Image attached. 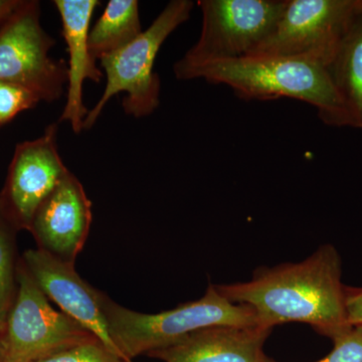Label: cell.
Instances as JSON below:
<instances>
[{
    "mask_svg": "<svg viewBox=\"0 0 362 362\" xmlns=\"http://www.w3.org/2000/svg\"><path fill=\"white\" fill-rule=\"evenodd\" d=\"M216 286L228 301L251 307L265 329L306 323L333 341L354 327L347 315L349 287L342 283L341 258L332 245L300 263L259 269L247 282Z\"/></svg>",
    "mask_w": 362,
    "mask_h": 362,
    "instance_id": "1",
    "label": "cell"
},
{
    "mask_svg": "<svg viewBox=\"0 0 362 362\" xmlns=\"http://www.w3.org/2000/svg\"><path fill=\"white\" fill-rule=\"evenodd\" d=\"M226 85L240 99L292 98L315 107L324 124L350 127L349 116L322 64L289 57H246L199 69L189 80Z\"/></svg>",
    "mask_w": 362,
    "mask_h": 362,
    "instance_id": "2",
    "label": "cell"
},
{
    "mask_svg": "<svg viewBox=\"0 0 362 362\" xmlns=\"http://www.w3.org/2000/svg\"><path fill=\"white\" fill-rule=\"evenodd\" d=\"M103 310L112 341L119 352L131 361L204 328L259 326L251 307L228 301L216 285H209L204 296L197 301L156 314L130 310L104 294Z\"/></svg>",
    "mask_w": 362,
    "mask_h": 362,
    "instance_id": "3",
    "label": "cell"
},
{
    "mask_svg": "<svg viewBox=\"0 0 362 362\" xmlns=\"http://www.w3.org/2000/svg\"><path fill=\"white\" fill-rule=\"evenodd\" d=\"M194 2L173 0L137 39L113 54L100 59L107 82L103 95L84 121L90 129L110 99L125 93L123 108L126 114L141 118L153 113L160 103V78L154 73L159 49L178 26L189 18Z\"/></svg>",
    "mask_w": 362,
    "mask_h": 362,
    "instance_id": "4",
    "label": "cell"
},
{
    "mask_svg": "<svg viewBox=\"0 0 362 362\" xmlns=\"http://www.w3.org/2000/svg\"><path fill=\"white\" fill-rule=\"evenodd\" d=\"M286 0H199L202 33L176 62L175 77L189 80L204 66L246 58L273 30Z\"/></svg>",
    "mask_w": 362,
    "mask_h": 362,
    "instance_id": "5",
    "label": "cell"
},
{
    "mask_svg": "<svg viewBox=\"0 0 362 362\" xmlns=\"http://www.w3.org/2000/svg\"><path fill=\"white\" fill-rule=\"evenodd\" d=\"M96 339L77 321L54 309L18 259V293L1 337L6 361L37 362Z\"/></svg>",
    "mask_w": 362,
    "mask_h": 362,
    "instance_id": "6",
    "label": "cell"
},
{
    "mask_svg": "<svg viewBox=\"0 0 362 362\" xmlns=\"http://www.w3.org/2000/svg\"><path fill=\"white\" fill-rule=\"evenodd\" d=\"M56 42L40 23V4L21 0L0 23V81L21 86L40 98L54 102L68 84V66L49 52Z\"/></svg>",
    "mask_w": 362,
    "mask_h": 362,
    "instance_id": "7",
    "label": "cell"
},
{
    "mask_svg": "<svg viewBox=\"0 0 362 362\" xmlns=\"http://www.w3.org/2000/svg\"><path fill=\"white\" fill-rule=\"evenodd\" d=\"M362 0H286L270 35L249 57H289L327 66Z\"/></svg>",
    "mask_w": 362,
    "mask_h": 362,
    "instance_id": "8",
    "label": "cell"
},
{
    "mask_svg": "<svg viewBox=\"0 0 362 362\" xmlns=\"http://www.w3.org/2000/svg\"><path fill=\"white\" fill-rule=\"evenodd\" d=\"M58 125L45 134L16 145L4 189L0 214L16 230H28L40 204L69 173L57 143Z\"/></svg>",
    "mask_w": 362,
    "mask_h": 362,
    "instance_id": "9",
    "label": "cell"
},
{
    "mask_svg": "<svg viewBox=\"0 0 362 362\" xmlns=\"http://www.w3.org/2000/svg\"><path fill=\"white\" fill-rule=\"evenodd\" d=\"M21 261L49 301L107 347L121 354L109 334L103 310L104 293L86 282L75 270V264L54 258L40 249L28 250Z\"/></svg>",
    "mask_w": 362,
    "mask_h": 362,
    "instance_id": "10",
    "label": "cell"
},
{
    "mask_svg": "<svg viewBox=\"0 0 362 362\" xmlns=\"http://www.w3.org/2000/svg\"><path fill=\"white\" fill-rule=\"evenodd\" d=\"M92 202L73 173L62 180L33 216L30 232L37 249L75 264L89 235Z\"/></svg>",
    "mask_w": 362,
    "mask_h": 362,
    "instance_id": "11",
    "label": "cell"
},
{
    "mask_svg": "<svg viewBox=\"0 0 362 362\" xmlns=\"http://www.w3.org/2000/svg\"><path fill=\"white\" fill-rule=\"evenodd\" d=\"M54 4L61 16L63 37L69 52L66 103L59 121L70 123L74 132L80 134L89 114L83 102V86L85 81L100 83L103 78L89 45L90 21L100 1L56 0Z\"/></svg>",
    "mask_w": 362,
    "mask_h": 362,
    "instance_id": "12",
    "label": "cell"
},
{
    "mask_svg": "<svg viewBox=\"0 0 362 362\" xmlns=\"http://www.w3.org/2000/svg\"><path fill=\"white\" fill-rule=\"evenodd\" d=\"M271 332L261 326H213L147 356L164 362H266L264 344Z\"/></svg>",
    "mask_w": 362,
    "mask_h": 362,
    "instance_id": "13",
    "label": "cell"
},
{
    "mask_svg": "<svg viewBox=\"0 0 362 362\" xmlns=\"http://www.w3.org/2000/svg\"><path fill=\"white\" fill-rule=\"evenodd\" d=\"M326 70L349 116L350 127L362 129V4Z\"/></svg>",
    "mask_w": 362,
    "mask_h": 362,
    "instance_id": "14",
    "label": "cell"
},
{
    "mask_svg": "<svg viewBox=\"0 0 362 362\" xmlns=\"http://www.w3.org/2000/svg\"><path fill=\"white\" fill-rule=\"evenodd\" d=\"M143 33L137 0H110L89 33L95 59L123 49Z\"/></svg>",
    "mask_w": 362,
    "mask_h": 362,
    "instance_id": "15",
    "label": "cell"
},
{
    "mask_svg": "<svg viewBox=\"0 0 362 362\" xmlns=\"http://www.w3.org/2000/svg\"><path fill=\"white\" fill-rule=\"evenodd\" d=\"M14 230L0 214V340L18 293V263Z\"/></svg>",
    "mask_w": 362,
    "mask_h": 362,
    "instance_id": "16",
    "label": "cell"
},
{
    "mask_svg": "<svg viewBox=\"0 0 362 362\" xmlns=\"http://www.w3.org/2000/svg\"><path fill=\"white\" fill-rule=\"evenodd\" d=\"M40 98L21 86L0 81V126L8 123L21 112L33 109Z\"/></svg>",
    "mask_w": 362,
    "mask_h": 362,
    "instance_id": "17",
    "label": "cell"
},
{
    "mask_svg": "<svg viewBox=\"0 0 362 362\" xmlns=\"http://www.w3.org/2000/svg\"><path fill=\"white\" fill-rule=\"evenodd\" d=\"M37 362H133L107 347L100 340L83 343Z\"/></svg>",
    "mask_w": 362,
    "mask_h": 362,
    "instance_id": "18",
    "label": "cell"
},
{
    "mask_svg": "<svg viewBox=\"0 0 362 362\" xmlns=\"http://www.w3.org/2000/svg\"><path fill=\"white\" fill-rule=\"evenodd\" d=\"M332 351L316 362H362V326H354L333 340ZM266 362H277L267 357Z\"/></svg>",
    "mask_w": 362,
    "mask_h": 362,
    "instance_id": "19",
    "label": "cell"
},
{
    "mask_svg": "<svg viewBox=\"0 0 362 362\" xmlns=\"http://www.w3.org/2000/svg\"><path fill=\"white\" fill-rule=\"evenodd\" d=\"M347 315L351 326H362V288H347Z\"/></svg>",
    "mask_w": 362,
    "mask_h": 362,
    "instance_id": "20",
    "label": "cell"
},
{
    "mask_svg": "<svg viewBox=\"0 0 362 362\" xmlns=\"http://www.w3.org/2000/svg\"><path fill=\"white\" fill-rule=\"evenodd\" d=\"M21 0H0V23L18 8Z\"/></svg>",
    "mask_w": 362,
    "mask_h": 362,
    "instance_id": "21",
    "label": "cell"
},
{
    "mask_svg": "<svg viewBox=\"0 0 362 362\" xmlns=\"http://www.w3.org/2000/svg\"><path fill=\"white\" fill-rule=\"evenodd\" d=\"M0 362H6V352H4V345H2L1 340H0Z\"/></svg>",
    "mask_w": 362,
    "mask_h": 362,
    "instance_id": "22",
    "label": "cell"
}]
</instances>
